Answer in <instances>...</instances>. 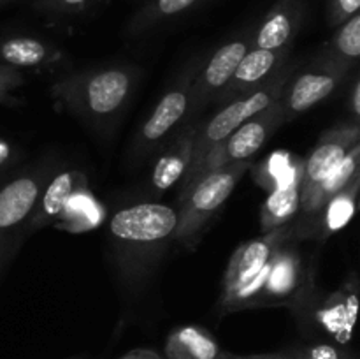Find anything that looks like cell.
Wrapping results in <instances>:
<instances>
[{
	"label": "cell",
	"instance_id": "obj_5",
	"mask_svg": "<svg viewBox=\"0 0 360 359\" xmlns=\"http://www.w3.org/2000/svg\"><path fill=\"white\" fill-rule=\"evenodd\" d=\"M283 67V65H281ZM278 69L276 74L269 77L264 84H260L255 90L248 92V94L241 95V97L234 99L229 102L221 111H218L206 125L197 127L195 137H193V148L192 157H190L188 169L185 172V182H183V189L192 183L193 176L199 171L200 164L204 158L210 155V151L214 146L227 139L238 127H241L246 120L255 116L257 113L264 111L269 108L271 104L278 101L283 94L285 87H287L288 69Z\"/></svg>",
	"mask_w": 360,
	"mask_h": 359
},
{
	"label": "cell",
	"instance_id": "obj_33",
	"mask_svg": "<svg viewBox=\"0 0 360 359\" xmlns=\"http://www.w3.org/2000/svg\"><path fill=\"white\" fill-rule=\"evenodd\" d=\"M352 108H354L355 116H359V113H360V84H359V81H355L354 92H352Z\"/></svg>",
	"mask_w": 360,
	"mask_h": 359
},
{
	"label": "cell",
	"instance_id": "obj_12",
	"mask_svg": "<svg viewBox=\"0 0 360 359\" xmlns=\"http://www.w3.org/2000/svg\"><path fill=\"white\" fill-rule=\"evenodd\" d=\"M306 0H276L264 16L252 46L262 49H288L304 18Z\"/></svg>",
	"mask_w": 360,
	"mask_h": 359
},
{
	"label": "cell",
	"instance_id": "obj_22",
	"mask_svg": "<svg viewBox=\"0 0 360 359\" xmlns=\"http://www.w3.org/2000/svg\"><path fill=\"white\" fill-rule=\"evenodd\" d=\"M102 218H104V210L94 197V194L88 190V187H84L70 197L63 213L53 225L63 229V231L81 232L97 227Z\"/></svg>",
	"mask_w": 360,
	"mask_h": 359
},
{
	"label": "cell",
	"instance_id": "obj_37",
	"mask_svg": "<svg viewBox=\"0 0 360 359\" xmlns=\"http://www.w3.org/2000/svg\"><path fill=\"white\" fill-rule=\"evenodd\" d=\"M220 359H229V355H227V352H224V355H221Z\"/></svg>",
	"mask_w": 360,
	"mask_h": 359
},
{
	"label": "cell",
	"instance_id": "obj_14",
	"mask_svg": "<svg viewBox=\"0 0 360 359\" xmlns=\"http://www.w3.org/2000/svg\"><path fill=\"white\" fill-rule=\"evenodd\" d=\"M192 70H186L179 83H176L160 102L157 104L150 118L144 122L141 129L139 144L141 148H148L160 141L169 130L178 125L179 120L185 116L190 108V90H192Z\"/></svg>",
	"mask_w": 360,
	"mask_h": 359
},
{
	"label": "cell",
	"instance_id": "obj_17",
	"mask_svg": "<svg viewBox=\"0 0 360 359\" xmlns=\"http://www.w3.org/2000/svg\"><path fill=\"white\" fill-rule=\"evenodd\" d=\"M360 144H355L347 157L338 164L322 182L316 183L306 196L301 197V208L304 213L316 215L323 211L326 204L333 199L336 194H340L345 187L350 185L355 178H359L360 172Z\"/></svg>",
	"mask_w": 360,
	"mask_h": 359
},
{
	"label": "cell",
	"instance_id": "obj_27",
	"mask_svg": "<svg viewBox=\"0 0 360 359\" xmlns=\"http://www.w3.org/2000/svg\"><path fill=\"white\" fill-rule=\"evenodd\" d=\"M21 84H25L23 73L6 63H0V104L20 106L21 101L14 99L11 92L20 88Z\"/></svg>",
	"mask_w": 360,
	"mask_h": 359
},
{
	"label": "cell",
	"instance_id": "obj_31",
	"mask_svg": "<svg viewBox=\"0 0 360 359\" xmlns=\"http://www.w3.org/2000/svg\"><path fill=\"white\" fill-rule=\"evenodd\" d=\"M229 359H294L287 352H278V354H252V355H238L227 352Z\"/></svg>",
	"mask_w": 360,
	"mask_h": 359
},
{
	"label": "cell",
	"instance_id": "obj_35",
	"mask_svg": "<svg viewBox=\"0 0 360 359\" xmlns=\"http://www.w3.org/2000/svg\"><path fill=\"white\" fill-rule=\"evenodd\" d=\"M69 359H84L83 355H74V358H69Z\"/></svg>",
	"mask_w": 360,
	"mask_h": 359
},
{
	"label": "cell",
	"instance_id": "obj_24",
	"mask_svg": "<svg viewBox=\"0 0 360 359\" xmlns=\"http://www.w3.org/2000/svg\"><path fill=\"white\" fill-rule=\"evenodd\" d=\"M360 55V14L338 27L336 35L329 42V51L323 56L350 69Z\"/></svg>",
	"mask_w": 360,
	"mask_h": 359
},
{
	"label": "cell",
	"instance_id": "obj_32",
	"mask_svg": "<svg viewBox=\"0 0 360 359\" xmlns=\"http://www.w3.org/2000/svg\"><path fill=\"white\" fill-rule=\"evenodd\" d=\"M11 157H13V148H11V144L7 141L0 139V169L9 164Z\"/></svg>",
	"mask_w": 360,
	"mask_h": 359
},
{
	"label": "cell",
	"instance_id": "obj_7",
	"mask_svg": "<svg viewBox=\"0 0 360 359\" xmlns=\"http://www.w3.org/2000/svg\"><path fill=\"white\" fill-rule=\"evenodd\" d=\"M348 67L323 56L319 67H311L294 80V83L285 87L280 97L281 111L285 118H294L295 115L308 111L313 106L333 94L338 84L347 74Z\"/></svg>",
	"mask_w": 360,
	"mask_h": 359
},
{
	"label": "cell",
	"instance_id": "obj_25",
	"mask_svg": "<svg viewBox=\"0 0 360 359\" xmlns=\"http://www.w3.org/2000/svg\"><path fill=\"white\" fill-rule=\"evenodd\" d=\"M360 189V176L355 178L348 187H345L340 194L333 197L326 204V217H323V227L327 234L343 229L352 220L355 213V203Z\"/></svg>",
	"mask_w": 360,
	"mask_h": 359
},
{
	"label": "cell",
	"instance_id": "obj_3",
	"mask_svg": "<svg viewBox=\"0 0 360 359\" xmlns=\"http://www.w3.org/2000/svg\"><path fill=\"white\" fill-rule=\"evenodd\" d=\"M134 77L123 67H104L65 77L53 94L76 115L91 123H105L125 106Z\"/></svg>",
	"mask_w": 360,
	"mask_h": 359
},
{
	"label": "cell",
	"instance_id": "obj_28",
	"mask_svg": "<svg viewBox=\"0 0 360 359\" xmlns=\"http://www.w3.org/2000/svg\"><path fill=\"white\" fill-rule=\"evenodd\" d=\"M360 0H329L327 2V16L330 27L338 28L352 16L359 14Z\"/></svg>",
	"mask_w": 360,
	"mask_h": 359
},
{
	"label": "cell",
	"instance_id": "obj_34",
	"mask_svg": "<svg viewBox=\"0 0 360 359\" xmlns=\"http://www.w3.org/2000/svg\"><path fill=\"white\" fill-rule=\"evenodd\" d=\"M6 248H7V243L0 241V264H2V253L6 252Z\"/></svg>",
	"mask_w": 360,
	"mask_h": 359
},
{
	"label": "cell",
	"instance_id": "obj_10",
	"mask_svg": "<svg viewBox=\"0 0 360 359\" xmlns=\"http://www.w3.org/2000/svg\"><path fill=\"white\" fill-rule=\"evenodd\" d=\"M46 187L42 175H21L0 187V241L9 243L13 232L28 220Z\"/></svg>",
	"mask_w": 360,
	"mask_h": 359
},
{
	"label": "cell",
	"instance_id": "obj_26",
	"mask_svg": "<svg viewBox=\"0 0 360 359\" xmlns=\"http://www.w3.org/2000/svg\"><path fill=\"white\" fill-rule=\"evenodd\" d=\"M287 354L294 359H355L348 354L347 348L340 347L330 341H319L311 345H301L287 351Z\"/></svg>",
	"mask_w": 360,
	"mask_h": 359
},
{
	"label": "cell",
	"instance_id": "obj_2",
	"mask_svg": "<svg viewBox=\"0 0 360 359\" xmlns=\"http://www.w3.org/2000/svg\"><path fill=\"white\" fill-rule=\"evenodd\" d=\"M295 232L297 225L288 222L260 238L243 243L238 250H234L224 277L221 312L255 308L276 253L285 243L294 238Z\"/></svg>",
	"mask_w": 360,
	"mask_h": 359
},
{
	"label": "cell",
	"instance_id": "obj_36",
	"mask_svg": "<svg viewBox=\"0 0 360 359\" xmlns=\"http://www.w3.org/2000/svg\"><path fill=\"white\" fill-rule=\"evenodd\" d=\"M7 2H11V0H0V6H4V4H7Z\"/></svg>",
	"mask_w": 360,
	"mask_h": 359
},
{
	"label": "cell",
	"instance_id": "obj_23",
	"mask_svg": "<svg viewBox=\"0 0 360 359\" xmlns=\"http://www.w3.org/2000/svg\"><path fill=\"white\" fill-rule=\"evenodd\" d=\"M200 2L202 0H148L129 21V32L141 34L144 30H150V28L160 25L162 21L183 14Z\"/></svg>",
	"mask_w": 360,
	"mask_h": 359
},
{
	"label": "cell",
	"instance_id": "obj_29",
	"mask_svg": "<svg viewBox=\"0 0 360 359\" xmlns=\"http://www.w3.org/2000/svg\"><path fill=\"white\" fill-rule=\"evenodd\" d=\"M91 0H37L35 6L46 13H77Z\"/></svg>",
	"mask_w": 360,
	"mask_h": 359
},
{
	"label": "cell",
	"instance_id": "obj_20",
	"mask_svg": "<svg viewBox=\"0 0 360 359\" xmlns=\"http://www.w3.org/2000/svg\"><path fill=\"white\" fill-rule=\"evenodd\" d=\"M58 56L53 44L30 35H11L0 39V63L14 69H35L51 63Z\"/></svg>",
	"mask_w": 360,
	"mask_h": 359
},
{
	"label": "cell",
	"instance_id": "obj_13",
	"mask_svg": "<svg viewBox=\"0 0 360 359\" xmlns=\"http://www.w3.org/2000/svg\"><path fill=\"white\" fill-rule=\"evenodd\" d=\"M359 298L355 289H340L323 299L315 310V324L330 344L347 347L352 341L355 319H357Z\"/></svg>",
	"mask_w": 360,
	"mask_h": 359
},
{
	"label": "cell",
	"instance_id": "obj_30",
	"mask_svg": "<svg viewBox=\"0 0 360 359\" xmlns=\"http://www.w3.org/2000/svg\"><path fill=\"white\" fill-rule=\"evenodd\" d=\"M120 359H164V355L158 354L153 348H132V351L127 352L125 355H122Z\"/></svg>",
	"mask_w": 360,
	"mask_h": 359
},
{
	"label": "cell",
	"instance_id": "obj_19",
	"mask_svg": "<svg viewBox=\"0 0 360 359\" xmlns=\"http://www.w3.org/2000/svg\"><path fill=\"white\" fill-rule=\"evenodd\" d=\"M224 352L210 331L181 326L172 329L165 340L164 359H220Z\"/></svg>",
	"mask_w": 360,
	"mask_h": 359
},
{
	"label": "cell",
	"instance_id": "obj_4",
	"mask_svg": "<svg viewBox=\"0 0 360 359\" xmlns=\"http://www.w3.org/2000/svg\"><path fill=\"white\" fill-rule=\"evenodd\" d=\"M248 168V160L232 162L206 172L197 178L185 192H181L178 227L174 234L176 241L183 243L186 248H193L199 243L202 232L224 206Z\"/></svg>",
	"mask_w": 360,
	"mask_h": 359
},
{
	"label": "cell",
	"instance_id": "obj_18",
	"mask_svg": "<svg viewBox=\"0 0 360 359\" xmlns=\"http://www.w3.org/2000/svg\"><path fill=\"white\" fill-rule=\"evenodd\" d=\"M301 169L302 165H295L288 169L287 176L278 180V187L262 208L264 232H269L280 225L292 222L297 208L301 206Z\"/></svg>",
	"mask_w": 360,
	"mask_h": 359
},
{
	"label": "cell",
	"instance_id": "obj_1",
	"mask_svg": "<svg viewBox=\"0 0 360 359\" xmlns=\"http://www.w3.org/2000/svg\"><path fill=\"white\" fill-rule=\"evenodd\" d=\"M178 227V211L169 204L139 203L122 208L109 220V245L120 273L136 284L160 260Z\"/></svg>",
	"mask_w": 360,
	"mask_h": 359
},
{
	"label": "cell",
	"instance_id": "obj_11",
	"mask_svg": "<svg viewBox=\"0 0 360 359\" xmlns=\"http://www.w3.org/2000/svg\"><path fill=\"white\" fill-rule=\"evenodd\" d=\"M288 49H262L250 48L241 58L239 65L236 67L231 81L224 87V90L214 99L217 102H231L248 92L255 90L260 84L266 83L274 70L283 65V60L287 58Z\"/></svg>",
	"mask_w": 360,
	"mask_h": 359
},
{
	"label": "cell",
	"instance_id": "obj_21",
	"mask_svg": "<svg viewBox=\"0 0 360 359\" xmlns=\"http://www.w3.org/2000/svg\"><path fill=\"white\" fill-rule=\"evenodd\" d=\"M197 127H190L179 136V139L172 144L171 150L157 162L153 169L151 182L158 190H167L174 185L178 180L185 176L188 169L190 157H192L193 137H195Z\"/></svg>",
	"mask_w": 360,
	"mask_h": 359
},
{
	"label": "cell",
	"instance_id": "obj_9",
	"mask_svg": "<svg viewBox=\"0 0 360 359\" xmlns=\"http://www.w3.org/2000/svg\"><path fill=\"white\" fill-rule=\"evenodd\" d=\"M359 139L360 129L357 123L327 130L301 169V197L322 182L338 164H341L348 151L359 144Z\"/></svg>",
	"mask_w": 360,
	"mask_h": 359
},
{
	"label": "cell",
	"instance_id": "obj_15",
	"mask_svg": "<svg viewBox=\"0 0 360 359\" xmlns=\"http://www.w3.org/2000/svg\"><path fill=\"white\" fill-rule=\"evenodd\" d=\"M88 187L86 176L81 171H65L56 175L42 190L34 211L28 217V229L37 231L55 224L65 210L67 203L77 190Z\"/></svg>",
	"mask_w": 360,
	"mask_h": 359
},
{
	"label": "cell",
	"instance_id": "obj_8",
	"mask_svg": "<svg viewBox=\"0 0 360 359\" xmlns=\"http://www.w3.org/2000/svg\"><path fill=\"white\" fill-rule=\"evenodd\" d=\"M252 48V39L239 37L227 44L220 46L214 55L207 60L199 76L193 77L192 90H190V108L199 111L204 104L214 101L225 84L231 81L236 67L239 65L243 56Z\"/></svg>",
	"mask_w": 360,
	"mask_h": 359
},
{
	"label": "cell",
	"instance_id": "obj_16",
	"mask_svg": "<svg viewBox=\"0 0 360 359\" xmlns=\"http://www.w3.org/2000/svg\"><path fill=\"white\" fill-rule=\"evenodd\" d=\"M301 280V256H299L297 248H295V245L290 239L276 253V259H274L269 277H267L266 284H264L257 306L278 305V303L288 301V298L297 291Z\"/></svg>",
	"mask_w": 360,
	"mask_h": 359
},
{
	"label": "cell",
	"instance_id": "obj_6",
	"mask_svg": "<svg viewBox=\"0 0 360 359\" xmlns=\"http://www.w3.org/2000/svg\"><path fill=\"white\" fill-rule=\"evenodd\" d=\"M283 122H287V118H285L283 111H281L280 99H278L274 104H271L269 108H266L264 111L257 113L255 116L246 120L227 139L221 141L218 146H214L210 151V155L204 158L202 164H200L199 171L193 176L192 183L202 175H206V172L213 171V169L224 168V165L232 164V162L248 160L250 157H253L266 144L267 137ZM188 187H185L181 192H185Z\"/></svg>",
	"mask_w": 360,
	"mask_h": 359
}]
</instances>
